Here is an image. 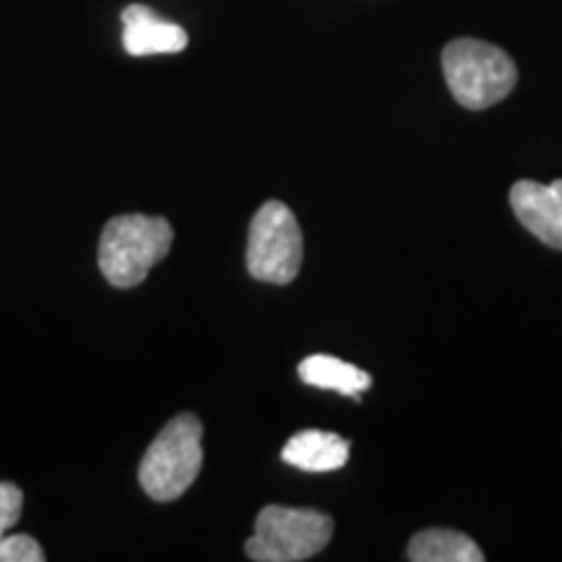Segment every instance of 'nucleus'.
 I'll return each instance as SVG.
<instances>
[{"instance_id":"obj_11","label":"nucleus","mask_w":562,"mask_h":562,"mask_svg":"<svg viewBox=\"0 0 562 562\" xmlns=\"http://www.w3.org/2000/svg\"><path fill=\"white\" fill-rule=\"evenodd\" d=\"M0 562H45V552L26 533H5L0 539Z\"/></svg>"},{"instance_id":"obj_7","label":"nucleus","mask_w":562,"mask_h":562,"mask_svg":"<svg viewBox=\"0 0 562 562\" xmlns=\"http://www.w3.org/2000/svg\"><path fill=\"white\" fill-rule=\"evenodd\" d=\"M123 47L128 55H172L188 47V32L172 21H161L149 5L133 3L121 13Z\"/></svg>"},{"instance_id":"obj_4","label":"nucleus","mask_w":562,"mask_h":562,"mask_svg":"<svg viewBox=\"0 0 562 562\" xmlns=\"http://www.w3.org/2000/svg\"><path fill=\"white\" fill-rule=\"evenodd\" d=\"M334 537V518L313 508L266 505L245 554L256 562H300L323 552Z\"/></svg>"},{"instance_id":"obj_5","label":"nucleus","mask_w":562,"mask_h":562,"mask_svg":"<svg viewBox=\"0 0 562 562\" xmlns=\"http://www.w3.org/2000/svg\"><path fill=\"white\" fill-rule=\"evenodd\" d=\"M302 229L292 209L281 201H266L248 232L245 263L250 277L269 284H290L302 269Z\"/></svg>"},{"instance_id":"obj_9","label":"nucleus","mask_w":562,"mask_h":562,"mask_svg":"<svg viewBox=\"0 0 562 562\" xmlns=\"http://www.w3.org/2000/svg\"><path fill=\"white\" fill-rule=\"evenodd\" d=\"M300 381L313 385V389L336 391L341 396L355 398L360 402L362 393L372 385V378L368 372L355 368V364L339 360L331 355H311L300 362Z\"/></svg>"},{"instance_id":"obj_3","label":"nucleus","mask_w":562,"mask_h":562,"mask_svg":"<svg viewBox=\"0 0 562 562\" xmlns=\"http://www.w3.org/2000/svg\"><path fill=\"white\" fill-rule=\"evenodd\" d=\"M203 467V425L195 414H178L154 438L138 467V482L157 503H172L191 490Z\"/></svg>"},{"instance_id":"obj_10","label":"nucleus","mask_w":562,"mask_h":562,"mask_svg":"<svg viewBox=\"0 0 562 562\" xmlns=\"http://www.w3.org/2000/svg\"><path fill=\"white\" fill-rule=\"evenodd\" d=\"M406 558L412 562H482L484 552L461 531L425 529L412 537Z\"/></svg>"},{"instance_id":"obj_12","label":"nucleus","mask_w":562,"mask_h":562,"mask_svg":"<svg viewBox=\"0 0 562 562\" xmlns=\"http://www.w3.org/2000/svg\"><path fill=\"white\" fill-rule=\"evenodd\" d=\"M21 505H24V495L16 484L0 482V539L19 524Z\"/></svg>"},{"instance_id":"obj_2","label":"nucleus","mask_w":562,"mask_h":562,"mask_svg":"<svg viewBox=\"0 0 562 562\" xmlns=\"http://www.w3.org/2000/svg\"><path fill=\"white\" fill-rule=\"evenodd\" d=\"M442 74L453 100L467 110H487L516 89L518 68L503 47L461 37L442 50Z\"/></svg>"},{"instance_id":"obj_8","label":"nucleus","mask_w":562,"mask_h":562,"mask_svg":"<svg viewBox=\"0 0 562 562\" xmlns=\"http://www.w3.org/2000/svg\"><path fill=\"white\" fill-rule=\"evenodd\" d=\"M349 440L336 432L302 430L281 448V461L302 472H336L349 461Z\"/></svg>"},{"instance_id":"obj_1","label":"nucleus","mask_w":562,"mask_h":562,"mask_svg":"<svg viewBox=\"0 0 562 562\" xmlns=\"http://www.w3.org/2000/svg\"><path fill=\"white\" fill-rule=\"evenodd\" d=\"M175 232L165 216L123 214L108 222L100 237V271L117 290H131L149 277L172 248Z\"/></svg>"},{"instance_id":"obj_6","label":"nucleus","mask_w":562,"mask_h":562,"mask_svg":"<svg viewBox=\"0 0 562 562\" xmlns=\"http://www.w3.org/2000/svg\"><path fill=\"white\" fill-rule=\"evenodd\" d=\"M510 206L537 240L562 250V178L550 186L518 180L510 191Z\"/></svg>"}]
</instances>
